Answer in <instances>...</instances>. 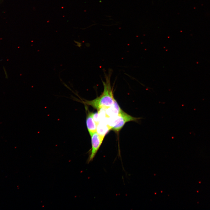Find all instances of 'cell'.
Wrapping results in <instances>:
<instances>
[{"mask_svg":"<svg viewBox=\"0 0 210 210\" xmlns=\"http://www.w3.org/2000/svg\"><path fill=\"white\" fill-rule=\"evenodd\" d=\"M111 130L109 125L103 123H98L97 125V132L100 136L105 137L106 134Z\"/></svg>","mask_w":210,"mask_h":210,"instance_id":"obj_5","label":"cell"},{"mask_svg":"<svg viewBox=\"0 0 210 210\" xmlns=\"http://www.w3.org/2000/svg\"><path fill=\"white\" fill-rule=\"evenodd\" d=\"M113 118L114 120L113 123L110 126L111 130L118 132L127 122L134 121L137 123L141 119L140 117H134L127 114L122 110Z\"/></svg>","mask_w":210,"mask_h":210,"instance_id":"obj_2","label":"cell"},{"mask_svg":"<svg viewBox=\"0 0 210 210\" xmlns=\"http://www.w3.org/2000/svg\"><path fill=\"white\" fill-rule=\"evenodd\" d=\"M93 114V113L89 111L86 118L87 127L90 135L97 131V124L94 119Z\"/></svg>","mask_w":210,"mask_h":210,"instance_id":"obj_4","label":"cell"},{"mask_svg":"<svg viewBox=\"0 0 210 210\" xmlns=\"http://www.w3.org/2000/svg\"><path fill=\"white\" fill-rule=\"evenodd\" d=\"M110 71L105 75V80L103 81L104 87L103 92L99 97L91 100H85V104L92 106L98 111L102 109H107L114 104L115 99L113 89L111 85V74Z\"/></svg>","mask_w":210,"mask_h":210,"instance_id":"obj_1","label":"cell"},{"mask_svg":"<svg viewBox=\"0 0 210 210\" xmlns=\"http://www.w3.org/2000/svg\"><path fill=\"white\" fill-rule=\"evenodd\" d=\"M90 135L91 137V148L87 160L88 163H89L93 160L104 138L99 135L97 132Z\"/></svg>","mask_w":210,"mask_h":210,"instance_id":"obj_3","label":"cell"}]
</instances>
